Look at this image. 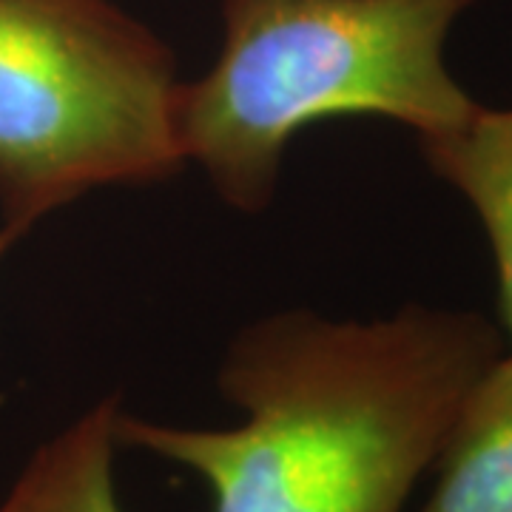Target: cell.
Here are the masks:
<instances>
[{"label": "cell", "instance_id": "1", "mask_svg": "<svg viewBox=\"0 0 512 512\" xmlns=\"http://www.w3.org/2000/svg\"><path fill=\"white\" fill-rule=\"evenodd\" d=\"M501 350L498 322L464 308L279 311L237 330L217 370L239 424L120 410L117 441L194 473L214 512H404L464 393Z\"/></svg>", "mask_w": 512, "mask_h": 512}, {"label": "cell", "instance_id": "2", "mask_svg": "<svg viewBox=\"0 0 512 512\" xmlns=\"http://www.w3.org/2000/svg\"><path fill=\"white\" fill-rule=\"evenodd\" d=\"M481 0H222L214 63L183 80L177 143L239 214L271 208L305 128L382 117L416 140L461 126L478 100L447 63Z\"/></svg>", "mask_w": 512, "mask_h": 512}, {"label": "cell", "instance_id": "3", "mask_svg": "<svg viewBox=\"0 0 512 512\" xmlns=\"http://www.w3.org/2000/svg\"><path fill=\"white\" fill-rule=\"evenodd\" d=\"M183 77L114 0H0V225H35L106 188L168 183Z\"/></svg>", "mask_w": 512, "mask_h": 512}, {"label": "cell", "instance_id": "4", "mask_svg": "<svg viewBox=\"0 0 512 512\" xmlns=\"http://www.w3.org/2000/svg\"><path fill=\"white\" fill-rule=\"evenodd\" d=\"M430 473L419 512H512V350L470 384Z\"/></svg>", "mask_w": 512, "mask_h": 512}, {"label": "cell", "instance_id": "5", "mask_svg": "<svg viewBox=\"0 0 512 512\" xmlns=\"http://www.w3.org/2000/svg\"><path fill=\"white\" fill-rule=\"evenodd\" d=\"M416 143L424 165L470 205L484 231L498 285V328L512 350V106L478 103L461 126Z\"/></svg>", "mask_w": 512, "mask_h": 512}, {"label": "cell", "instance_id": "6", "mask_svg": "<svg viewBox=\"0 0 512 512\" xmlns=\"http://www.w3.org/2000/svg\"><path fill=\"white\" fill-rule=\"evenodd\" d=\"M120 396H106L37 447L0 512H126L114 484Z\"/></svg>", "mask_w": 512, "mask_h": 512}, {"label": "cell", "instance_id": "7", "mask_svg": "<svg viewBox=\"0 0 512 512\" xmlns=\"http://www.w3.org/2000/svg\"><path fill=\"white\" fill-rule=\"evenodd\" d=\"M15 242H18V237H15L9 228H3V225H0V262H3V256L12 251V245H15Z\"/></svg>", "mask_w": 512, "mask_h": 512}]
</instances>
